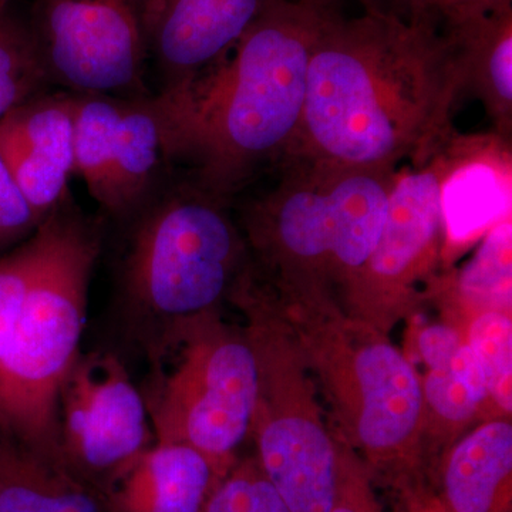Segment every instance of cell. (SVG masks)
Masks as SVG:
<instances>
[{
    "instance_id": "1",
    "label": "cell",
    "mask_w": 512,
    "mask_h": 512,
    "mask_svg": "<svg viewBox=\"0 0 512 512\" xmlns=\"http://www.w3.org/2000/svg\"><path fill=\"white\" fill-rule=\"evenodd\" d=\"M464 87L450 40L370 10L323 12L305 107L285 160L396 170L433 156L453 136L451 107Z\"/></svg>"
},
{
    "instance_id": "2",
    "label": "cell",
    "mask_w": 512,
    "mask_h": 512,
    "mask_svg": "<svg viewBox=\"0 0 512 512\" xmlns=\"http://www.w3.org/2000/svg\"><path fill=\"white\" fill-rule=\"evenodd\" d=\"M325 6L269 0L224 55L156 99L170 160L224 200L259 165L284 158L301 124L308 70Z\"/></svg>"
},
{
    "instance_id": "3",
    "label": "cell",
    "mask_w": 512,
    "mask_h": 512,
    "mask_svg": "<svg viewBox=\"0 0 512 512\" xmlns=\"http://www.w3.org/2000/svg\"><path fill=\"white\" fill-rule=\"evenodd\" d=\"M249 276L279 319L329 407L335 436L394 493L427 481L424 407L413 360L389 333L343 311L325 293Z\"/></svg>"
},
{
    "instance_id": "4",
    "label": "cell",
    "mask_w": 512,
    "mask_h": 512,
    "mask_svg": "<svg viewBox=\"0 0 512 512\" xmlns=\"http://www.w3.org/2000/svg\"><path fill=\"white\" fill-rule=\"evenodd\" d=\"M396 173L286 161L281 184L242 214L251 264L342 305L382 234Z\"/></svg>"
},
{
    "instance_id": "5",
    "label": "cell",
    "mask_w": 512,
    "mask_h": 512,
    "mask_svg": "<svg viewBox=\"0 0 512 512\" xmlns=\"http://www.w3.org/2000/svg\"><path fill=\"white\" fill-rule=\"evenodd\" d=\"M248 259L222 198L194 185L154 202L138 214L117 274L127 345L146 357L175 326L221 312Z\"/></svg>"
},
{
    "instance_id": "6",
    "label": "cell",
    "mask_w": 512,
    "mask_h": 512,
    "mask_svg": "<svg viewBox=\"0 0 512 512\" xmlns=\"http://www.w3.org/2000/svg\"><path fill=\"white\" fill-rule=\"evenodd\" d=\"M45 244L12 345L0 366V429L64 468L57 397L79 356L99 225L60 204L42 222Z\"/></svg>"
},
{
    "instance_id": "7",
    "label": "cell",
    "mask_w": 512,
    "mask_h": 512,
    "mask_svg": "<svg viewBox=\"0 0 512 512\" xmlns=\"http://www.w3.org/2000/svg\"><path fill=\"white\" fill-rule=\"evenodd\" d=\"M144 359L140 392L156 443L195 448L221 478L251 434L258 399L247 332L208 313L165 333Z\"/></svg>"
},
{
    "instance_id": "8",
    "label": "cell",
    "mask_w": 512,
    "mask_h": 512,
    "mask_svg": "<svg viewBox=\"0 0 512 512\" xmlns=\"http://www.w3.org/2000/svg\"><path fill=\"white\" fill-rule=\"evenodd\" d=\"M228 302L244 315L258 363L251 429L256 460L291 512H329L338 491L340 441L325 421L311 372L247 269Z\"/></svg>"
},
{
    "instance_id": "9",
    "label": "cell",
    "mask_w": 512,
    "mask_h": 512,
    "mask_svg": "<svg viewBox=\"0 0 512 512\" xmlns=\"http://www.w3.org/2000/svg\"><path fill=\"white\" fill-rule=\"evenodd\" d=\"M443 146L423 163L397 171L375 251L340 305L349 315L386 333L416 311L441 276Z\"/></svg>"
},
{
    "instance_id": "10",
    "label": "cell",
    "mask_w": 512,
    "mask_h": 512,
    "mask_svg": "<svg viewBox=\"0 0 512 512\" xmlns=\"http://www.w3.org/2000/svg\"><path fill=\"white\" fill-rule=\"evenodd\" d=\"M57 423L64 466L103 495L156 443L140 387L111 350L76 357L60 384Z\"/></svg>"
},
{
    "instance_id": "11",
    "label": "cell",
    "mask_w": 512,
    "mask_h": 512,
    "mask_svg": "<svg viewBox=\"0 0 512 512\" xmlns=\"http://www.w3.org/2000/svg\"><path fill=\"white\" fill-rule=\"evenodd\" d=\"M33 35L50 82L77 94L144 97L141 0H45Z\"/></svg>"
},
{
    "instance_id": "12",
    "label": "cell",
    "mask_w": 512,
    "mask_h": 512,
    "mask_svg": "<svg viewBox=\"0 0 512 512\" xmlns=\"http://www.w3.org/2000/svg\"><path fill=\"white\" fill-rule=\"evenodd\" d=\"M443 153L440 210L443 266H448L495 225L510 220L512 171L510 144L497 134L451 136Z\"/></svg>"
},
{
    "instance_id": "13",
    "label": "cell",
    "mask_w": 512,
    "mask_h": 512,
    "mask_svg": "<svg viewBox=\"0 0 512 512\" xmlns=\"http://www.w3.org/2000/svg\"><path fill=\"white\" fill-rule=\"evenodd\" d=\"M74 94H39L0 120V157L40 221L74 173Z\"/></svg>"
},
{
    "instance_id": "14",
    "label": "cell",
    "mask_w": 512,
    "mask_h": 512,
    "mask_svg": "<svg viewBox=\"0 0 512 512\" xmlns=\"http://www.w3.org/2000/svg\"><path fill=\"white\" fill-rule=\"evenodd\" d=\"M269 0H141L148 50L168 76L167 86L210 66L261 15Z\"/></svg>"
},
{
    "instance_id": "15",
    "label": "cell",
    "mask_w": 512,
    "mask_h": 512,
    "mask_svg": "<svg viewBox=\"0 0 512 512\" xmlns=\"http://www.w3.org/2000/svg\"><path fill=\"white\" fill-rule=\"evenodd\" d=\"M414 350L426 372L420 376L423 393L424 463L446 450L458 434L490 409L483 370L467 345L463 329L453 322L430 323L417 330Z\"/></svg>"
},
{
    "instance_id": "16",
    "label": "cell",
    "mask_w": 512,
    "mask_h": 512,
    "mask_svg": "<svg viewBox=\"0 0 512 512\" xmlns=\"http://www.w3.org/2000/svg\"><path fill=\"white\" fill-rule=\"evenodd\" d=\"M434 468L447 512H511V417H493L458 437Z\"/></svg>"
},
{
    "instance_id": "17",
    "label": "cell",
    "mask_w": 512,
    "mask_h": 512,
    "mask_svg": "<svg viewBox=\"0 0 512 512\" xmlns=\"http://www.w3.org/2000/svg\"><path fill=\"white\" fill-rule=\"evenodd\" d=\"M217 473L185 444L154 443L104 493L110 512H201Z\"/></svg>"
},
{
    "instance_id": "18",
    "label": "cell",
    "mask_w": 512,
    "mask_h": 512,
    "mask_svg": "<svg viewBox=\"0 0 512 512\" xmlns=\"http://www.w3.org/2000/svg\"><path fill=\"white\" fill-rule=\"evenodd\" d=\"M450 39L464 87H473L507 140L512 119V23L510 5L451 20Z\"/></svg>"
},
{
    "instance_id": "19",
    "label": "cell",
    "mask_w": 512,
    "mask_h": 512,
    "mask_svg": "<svg viewBox=\"0 0 512 512\" xmlns=\"http://www.w3.org/2000/svg\"><path fill=\"white\" fill-rule=\"evenodd\" d=\"M0 512H110L104 495L0 429Z\"/></svg>"
},
{
    "instance_id": "20",
    "label": "cell",
    "mask_w": 512,
    "mask_h": 512,
    "mask_svg": "<svg viewBox=\"0 0 512 512\" xmlns=\"http://www.w3.org/2000/svg\"><path fill=\"white\" fill-rule=\"evenodd\" d=\"M167 161V137L156 99L121 100L107 212L127 217L140 211Z\"/></svg>"
},
{
    "instance_id": "21",
    "label": "cell",
    "mask_w": 512,
    "mask_h": 512,
    "mask_svg": "<svg viewBox=\"0 0 512 512\" xmlns=\"http://www.w3.org/2000/svg\"><path fill=\"white\" fill-rule=\"evenodd\" d=\"M512 222L491 228L478 242L473 256L457 274L440 276L433 295H441L451 306L453 318L468 320L483 312L511 313ZM464 325V326H466Z\"/></svg>"
},
{
    "instance_id": "22",
    "label": "cell",
    "mask_w": 512,
    "mask_h": 512,
    "mask_svg": "<svg viewBox=\"0 0 512 512\" xmlns=\"http://www.w3.org/2000/svg\"><path fill=\"white\" fill-rule=\"evenodd\" d=\"M121 99L100 94H74V173L107 211L110 204L114 136Z\"/></svg>"
},
{
    "instance_id": "23",
    "label": "cell",
    "mask_w": 512,
    "mask_h": 512,
    "mask_svg": "<svg viewBox=\"0 0 512 512\" xmlns=\"http://www.w3.org/2000/svg\"><path fill=\"white\" fill-rule=\"evenodd\" d=\"M49 82L33 30L8 10L0 13V120L39 96Z\"/></svg>"
},
{
    "instance_id": "24",
    "label": "cell",
    "mask_w": 512,
    "mask_h": 512,
    "mask_svg": "<svg viewBox=\"0 0 512 512\" xmlns=\"http://www.w3.org/2000/svg\"><path fill=\"white\" fill-rule=\"evenodd\" d=\"M467 345L483 370L488 399L495 417L512 413L511 313L483 312L464 326Z\"/></svg>"
},
{
    "instance_id": "25",
    "label": "cell",
    "mask_w": 512,
    "mask_h": 512,
    "mask_svg": "<svg viewBox=\"0 0 512 512\" xmlns=\"http://www.w3.org/2000/svg\"><path fill=\"white\" fill-rule=\"evenodd\" d=\"M43 244L45 231L40 224L22 244L0 256V366L18 328Z\"/></svg>"
},
{
    "instance_id": "26",
    "label": "cell",
    "mask_w": 512,
    "mask_h": 512,
    "mask_svg": "<svg viewBox=\"0 0 512 512\" xmlns=\"http://www.w3.org/2000/svg\"><path fill=\"white\" fill-rule=\"evenodd\" d=\"M201 512H291L256 457L235 461L211 488Z\"/></svg>"
},
{
    "instance_id": "27",
    "label": "cell",
    "mask_w": 512,
    "mask_h": 512,
    "mask_svg": "<svg viewBox=\"0 0 512 512\" xmlns=\"http://www.w3.org/2000/svg\"><path fill=\"white\" fill-rule=\"evenodd\" d=\"M329 512H383L365 463L342 441L338 491Z\"/></svg>"
},
{
    "instance_id": "28",
    "label": "cell",
    "mask_w": 512,
    "mask_h": 512,
    "mask_svg": "<svg viewBox=\"0 0 512 512\" xmlns=\"http://www.w3.org/2000/svg\"><path fill=\"white\" fill-rule=\"evenodd\" d=\"M0 157V251L29 238L42 224Z\"/></svg>"
},
{
    "instance_id": "29",
    "label": "cell",
    "mask_w": 512,
    "mask_h": 512,
    "mask_svg": "<svg viewBox=\"0 0 512 512\" xmlns=\"http://www.w3.org/2000/svg\"><path fill=\"white\" fill-rule=\"evenodd\" d=\"M397 512H447L436 491L431 490L427 481L399 491Z\"/></svg>"
},
{
    "instance_id": "30",
    "label": "cell",
    "mask_w": 512,
    "mask_h": 512,
    "mask_svg": "<svg viewBox=\"0 0 512 512\" xmlns=\"http://www.w3.org/2000/svg\"><path fill=\"white\" fill-rule=\"evenodd\" d=\"M417 3L420 8H439L446 13L448 19L453 20L510 5V0H417Z\"/></svg>"
},
{
    "instance_id": "31",
    "label": "cell",
    "mask_w": 512,
    "mask_h": 512,
    "mask_svg": "<svg viewBox=\"0 0 512 512\" xmlns=\"http://www.w3.org/2000/svg\"><path fill=\"white\" fill-rule=\"evenodd\" d=\"M12 2L13 0H0V13L5 12V10H8L9 5Z\"/></svg>"
}]
</instances>
